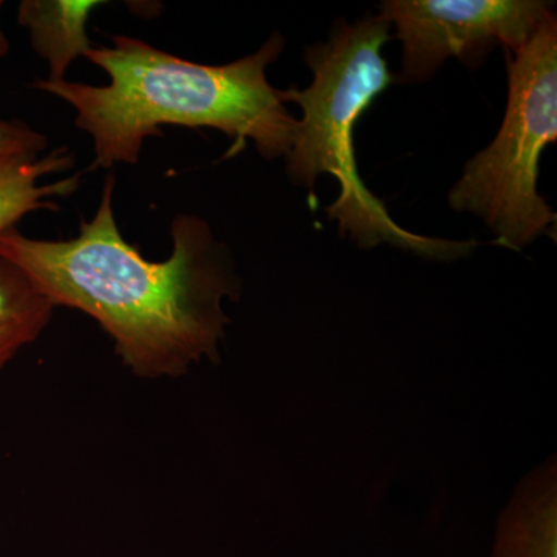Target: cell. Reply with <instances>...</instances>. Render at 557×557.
I'll return each instance as SVG.
<instances>
[{"instance_id":"obj_1","label":"cell","mask_w":557,"mask_h":557,"mask_svg":"<svg viewBox=\"0 0 557 557\" xmlns=\"http://www.w3.org/2000/svg\"><path fill=\"white\" fill-rule=\"evenodd\" d=\"M115 177L106 178L94 219L67 240L0 233V255L24 270L54 307L94 318L139 379H177L201 359L219 362L230 322L223 299L240 298L228 248L203 219L172 222L171 258L150 262L121 236L113 212Z\"/></svg>"},{"instance_id":"obj_2","label":"cell","mask_w":557,"mask_h":557,"mask_svg":"<svg viewBox=\"0 0 557 557\" xmlns=\"http://www.w3.org/2000/svg\"><path fill=\"white\" fill-rule=\"evenodd\" d=\"M112 42L84 54L108 73V86L32 83L76 110V126L94 138L91 168L137 163L143 143L161 135V126L220 131L234 141L230 156L247 139L269 160L287 156L295 145L299 121L267 79V67L284 50L278 33L256 53L225 65L182 60L131 36H113Z\"/></svg>"},{"instance_id":"obj_3","label":"cell","mask_w":557,"mask_h":557,"mask_svg":"<svg viewBox=\"0 0 557 557\" xmlns=\"http://www.w3.org/2000/svg\"><path fill=\"white\" fill-rule=\"evenodd\" d=\"M388 27L381 16L354 25L339 20L327 42L307 47L304 60L313 83L304 90H282L285 102H296L302 110L295 145L285 156L288 177L307 188H313L322 174L338 180L339 197L327 208L329 219L339 223L341 236L350 234L359 247L391 244L424 258H463L475 248L474 242L432 239L401 228L358 174L355 126L395 83L383 57Z\"/></svg>"},{"instance_id":"obj_4","label":"cell","mask_w":557,"mask_h":557,"mask_svg":"<svg viewBox=\"0 0 557 557\" xmlns=\"http://www.w3.org/2000/svg\"><path fill=\"white\" fill-rule=\"evenodd\" d=\"M507 113L494 141L468 161L449 193L509 248L533 244L556 223L537 193L542 152L557 139V20L549 16L518 50L508 51Z\"/></svg>"},{"instance_id":"obj_5","label":"cell","mask_w":557,"mask_h":557,"mask_svg":"<svg viewBox=\"0 0 557 557\" xmlns=\"http://www.w3.org/2000/svg\"><path fill=\"white\" fill-rule=\"evenodd\" d=\"M539 0H387L381 17L401 40L399 83L431 79L449 58L475 67L497 46L515 51L553 16Z\"/></svg>"},{"instance_id":"obj_6","label":"cell","mask_w":557,"mask_h":557,"mask_svg":"<svg viewBox=\"0 0 557 557\" xmlns=\"http://www.w3.org/2000/svg\"><path fill=\"white\" fill-rule=\"evenodd\" d=\"M556 456L520 482L498 519L491 557H557Z\"/></svg>"},{"instance_id":"obj_7","label":"cell","mask_w":557,"mask_h":557,"mask_svg":"<svg viewBox=\"0 0 557 557\" xmlns=\"http://www.w3.org/2000/svg\"><path fill=\"white\" fill-rule=\"evenodd\" d=\"M73 163V153L65 146L47 156L10 153L0 157V233L14 228L33 211L58 209L54 197L75 193L81 174L61 182L39 183L40 178L70 170Z\"/></svg>"},{"instance_id":"obj_8","label":"cell","mask_w":557,"mask_h":557,"mask_svg":"<svg viewBox=\"0 0 557 557\" xmlns=\"http://www.w3.org/2000/svg\"><path fill=\"white\" fill-rule=\"evenodd\" d=\"M100 0H24L17 21L28 28L33 49L49 61V81L60 83L76 58L91 49L86 24Z\"/></svg>"},{"instance_id":"obj_9","label":"cell","mask_w":557,"mask_h":557,"mask_svg":"<svg viewBox=\"0 0 557 557\" xmlns=\"http://www.w3.org/2000/svg\"><path fill=\"white\" fill-rule=\"evenodd\" d=\"M53 310L32 277L0 255V370L42 335Z\"/></svg>"},{"instance_id":"obj_10","label":"cell","mask_w":557,"mask_h":557,"mask_svg":"<svg viewBox=\"0 0 557 557\" xmlns=\"http://www.w3.org/2000/svg\"><path fill=\"white\" fill-rule=\"evenodd\" d=\"M47 148V138L20 120H0V157L10 153L40 156Z\"/></svg>"},{"instance_id":"obj_11","label":"cell","mask_w":557,"mask_h":557,"mask_svg":"<svg viewBox=\"0 0 557 557\" xmlns=\"http://www.w3.org/2000/svg\"><path fill=\"white\" fill-rule=\"evenodd\" d=\"M3 3L0 2V9H2ZM10 50V44L9 39L3 36V33L0 32V58L7 57V53H9Z\"/></svg>"}]
</instances>
